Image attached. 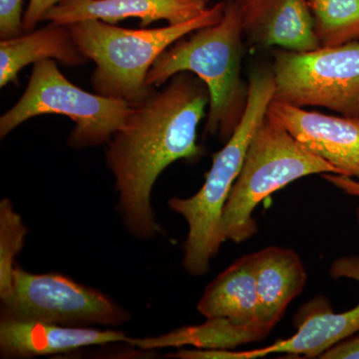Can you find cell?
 Here are the masks:
<instances>
[{
	"label": "cell",
	"instance_id": "6da1fadb",
	"mask_svg": "<svg viewBox=\"0 0 359 359\" xmlns=\"http://www.w3.org/2000/svg\"><path fill=\"white\" fill-rule=\"evenodd\" d=\"M167 83L131 105L106 150L123 223L144 240L163 233L151 205L160 175L176 161L195 160L203 152L197 134L210 104L207 85L191 72H180Z\"/></svg>",
	"mask_w": 359,
	"mask_h": 359
},
{
	"label": "cell",
	"instance_id": "7a4b0ae2",
	"mask_svg": "<svg viewBox=\"0 0 359 359\" xmlns=\"http://www.w3.org/2000/svg\"><path fill=\"white\" fill-rule=\"evenodd\" d=\"M224 15L218 23L183 37L166 49L149 70V87L166 84L180 72H191L210 92L205 133L226 143L247 109L249 81L242 79L244 32L237 6L224 0Z\"/></svg>",
	"mask_w": 359,
	"mask_h": 359
},
{
	"label": "cell",
	"instance_id": "3957f363",
	"mask_svg": "<svg viewBox=\"0 0 359 359\" xmlns=\"http://www.w3.org/2000/svg\"><path fill=\"white\" fill-rule=\"evenodd\" d=\"M275 94L273 69L256 68L249 75L247 109L230 139L212 155L204 185L190 198L173 197L168 205L188 224L184 268L192 276L208 273L210 262L226 242L222 230L224 205L241 173L250 142L268 113Z\"/></svg>",
	"mask_w": 359,
	"mask_h": 359
},
{
	"label": "cell",
	"instance_id": "277c9868",
	"mask_svg": "<svg viewBox=\"0 0 359 359\" xmlns=\"http://www.w3.org/2000/svg\"><path fill=\"white\" fill-rule=\"evenodd\" d=\"M224 4L218 2L193 20L164 27L129 29L101 20L80 21L68 27L79 50L95 65L90 78L94 92L133 105L152 91L146 79L161 54L196 30L218 23Z\"/></svg>",
	"mask_w": 359,
	"mask_h": 359
},
{
	"label": "cell",
	"instance_id": "5b68a950",
	"mask_svg": "<svg viewBox=\"0 0 359 359\" xmlns=\"http://www.w3.org/2000/svg\"><path fill=\"white\" fill-rule=\"evenodd\" d=\"M313 174L339 171L309 152L271 113H266L245 155L244 165L224 205L222 230L236 244L256 236L257 205L292 182Z\"/></svg>",
	"mask_w": 359,
	"mask_h": 359
},
{
	"label": "cell",
	"instance_id": "8992f818",
	"mask_svg": "<svg viewBox=\"0 0 359 359\" xmlns=\"http://www.w3.org/2000/svg\"><path fill=\"white\" fill-rule=\"evenodd\" d=\"M130 108L126 101L80 88L63 75L53 59H46L35 63L20 100L0 117V138L32 118L63 115L75 125L68 137L71 148L97 147L110 141Z\"/></svg>",
	"mask_w": 359,
	"mask_h": 359
},
{
	"label": "cell",
	"instance_id": "52a82bcc",
	"mask_svg": "<svg viewBox=\"0 0 359 359\" xmlns=\"http://www.w3.org/2000/svg\"><path fill=\"white\" fill-rule=\"evenodd\" d=\"M273 56V101L359 119L358 41L304 52L280 48Z\"/></svg>",
	"mask_w": 359,
	"mask_h": 359
},
{
	"label": "cell",
	"instance_id": "ba28073f",
	"mask_svg": "<svg viewBox=\"0 0 359 359\" xmlns=\"http://www.w3.org/2000/svg\"><path fill=\"white\" fill-rule=\"evenodd\" d=\"M1 302V318L66 327H117L131 318L99 290L58 273H32L20 268L14 271L11 294Z\"/></svg>",
	"mask_w": 359,
	"mask_h": 359
},
{
	"label": "cell",
	"instance_id": "9c48e42d",
	"mask_svg": "<svg viewBox=\"0 0 359 359\" xmlns=\"http://www.w3.org/2000/svg\"><path fill=\"white\" fill-rule=\"evenodd\" d=\"M332 278H351L359 283V256L341 257L330 268ZM297 332L273 346L252 351L254 358L285 353L306 358H320L330 347L359 332V304L353 309L334 313L327 299L318 297L299 309L294 318Z\"/></svg>",
	"mask_w": 359,
	"mask_h": 359
},
{
	"label": "cell",
	"instance_id": "30bf717a",
	"mask_svg": "<svg viewBox=\"0 0 359 359\" xmlns=\"http://www.w3.org/2000/svg\"><path fill=\"white\" fill-rule=\"evenodd\" d=\"M269 113L304 148L325 161L339 175L359 180V119L308 111L271 101Z\"/></svg>",
	"mask_w": 359,
	"mask_h": 359
},
{
	"label": "cell",
	"instance_id": "8fae6325",
	"mask_svg": "<svg viewBox=\"0 0 359 359\" xmlns=\"http://www.w3.org/2000/svg\"><path fill=\"white\" fill-rule=\"evenodd\" d=\"M250 43L290 51H311L320 44L308 0H231Z\"/></svg>",
	"mask_w": 359,
	"mask_h": 359
},
{
	"label": "cell",
	"instance_id": "7c38bea8",
	"mask_svg": "<svg viewBox=\"0 0 359 359\" xmlns=\"http://www.w3.org/2000/svg\"><path fill=\"white\" fill-rule=\"evenodd\" d=\"M208 4L207 0H61L47 11L43 21L69 25L101 20L116 25L137 18L143 28L161 20L179 25L197 18Z\"/></svg>",
	"mask_w": 359,
	"mask_h": 359
},
{
	"label": "cell",
	"instance_id": "4fadbf2b",
	"mask_svg": "<svg viewBox=\"0 0 359 359\" xmlns=\"http://www.w3.org/2000/svg\"><path fill=\"white\" fill-rule=\"evenodd\" d=\"M121 332L92 327H66L43 321L1 318L2 358H29L77 351L83 347L128 342Z\"/></svg>",
	"mask_w": 359,
	"mask_h": 359
},
{
	"label": "cell",
	"instance_id": "5bb4252c",
	"mask_svg": "<svg viewBox=\"0 0 359 359\" xmlns=\"http://www.w3.org/2000/svg\"><path fill=\"white\" fill-rule=\"evenodd\" d=\"M256 276L257 318L273 330L290 302L302 294L308 273L301 257L287 248H264L252 254Z\"/></svg>",
	"mask_w": 359,
	"mask_h": 359
},
{
	"label": "cell",
	"instance_id": "9a60e30c",
	"mask_svg": "<svg viewBox=\"0 0 359 359\" xmlns=\"http://www.w3.org/2000/svg\"><path fill=\"white\" fill-rule=\"evenodd\" d=\"M46 59H56L69 67L86 65L88 59L79 50L68 25H48L0 40V87L18 81L23 68Z\"/></svg>",
	"mask_w": 359,
	"mask_h": 359
},
{
	"label": "cell",
	"instance_id": "2e32d148",
	"mask_svg": "<svg viewBox=\"0 0 359 359\" xmlns=\"http://www.w3.org/2000/svg\"><path fill=\"white\" fill-rule=\"evenodd\" d=\"M257 308L256 276L250 254L210 283L197 309L205 318H223L238 325H250L259 323Z\"/></svg>",
	"mask_w": 359,
	"mask_h": 359
},
{
	"label": "cell",
	"instance_id": "e0dca14e",
	"mask_svg": "<svg viewBox=\"0 0 359 359\" xmlns=\"http://www.w3.org/2000/svg\"><path fill=\"white\" fill-rule=\"evenodd\" d=\"M271 332L259 323L238 325L228 318H207L202 325L180 327L160 337L129 339L128 344L141 351L184 346L229 351L242 344L261 341Z\"/></svg>",
	"mask_w": 359,
	"mask_h": 359
},
{
	"label": "cell",
	"instance_id": "ac0fdd59",
	"mask_svg": "<svg viewBox=\"0 0 359 359\" xmlns=\"http://www.w3.org/2000/svg\"><path fill=\"white\" fill-rule=\"evenodd\" d=\"M320 47L359 40V0H308Z\"/></svg>",
	"mask_w": 359,
	"mask_h": 359
},
{
	"label": "cell",
	"instance_id": "d6986e66",
	"mask_svg": "<svg viewBox=\"0 0 359 359\" xmlns=\"http://www.w3.org/2000/svg\"><path fill=\"white\" fill-rule=\"evenodd\" d=\"M28 230L8 199L0 202V299L13 289L14 259L22 250Z\"/></svg>",
	"mask_w": 359,
	"mask_h": 359
},
{
	"label": "cell",
	"instance_id": "ffe728a7",
	"mask_svg": "<svg viewBox=\"0 0 359 359\" xmlns=\"http://www.w3.org/2000/svg\"><path fill=\"white\" fill-rule=\"evenodd\" d=\"M25 0H0V37L11 39L23 33Z\"/></svg>",
	"mask_w": 359,
	"mask_h": 359
},
{
	"label": "cell",
	"instance_id": "44dd1931",
	"mask_svg": "<svg viewBox=\"0 0 359 359\" xmlns=\"http://www.w3.org/2000/svg\"><path fill=\"white\" fill-rule=\"evenodd\" d=\"M60 1L61 0H29L27 8L23 14V32L35 29L37 25L43 21L47 11Z\"/></svg>",
	"mask_w": 359,
	"mask_h": 359
},
{
	"label": "cell",
	"instance_id": "7402d4cb",
	"mask_svg": "<svg viewBox=\"0 0 359 359\" xmlns=\"http://www.w3.org/2000/svg\"><path fill=\"white\" fill-rule=\"evenodd\" d=\"M320 359H359V332L330 347Z\"/></svg>",
	"mask_w": 359,
	"mask_h": 359
},
{
	"label": "cell",
	"instance_id": "603a6c76",
	"mask_svg": "<svg viewBox=\"0 0 359 359\" xmlns=\"http://www.w3.org/2000/svg\"><path fill=\"white\" fill-rule=\"evenodd\" d=\"M355 215H356V219H358V223L359 224V207L358 208V209H356Z\"/></svg>",
	"mask_w": 359,
	"mask_h": 359
},
{
	"label": "cell",
	"instance_id": "cb8c5ba5",
	"mask_svg": "<svg viewBox=\"0 0 359 359\" xmlns=\"http://www.w3.org/2000/svg\"><path fill=\"white\" fill-rule=\"evenodd\" d=\"M207 1H209V2H210V1H211V0H207Z\"/></svg>",
	"mask_w": 359,
	"mask_h": 359
}]
</instances>
